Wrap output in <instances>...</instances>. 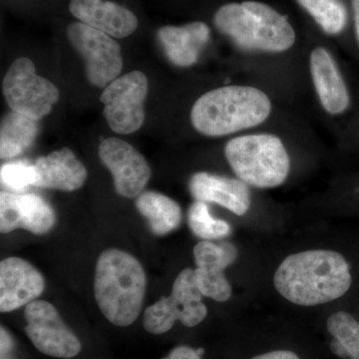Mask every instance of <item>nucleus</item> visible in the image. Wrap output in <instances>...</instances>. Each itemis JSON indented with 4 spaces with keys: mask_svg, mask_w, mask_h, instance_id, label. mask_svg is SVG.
<instances>
[{
    "mask_svg": "<svg viewBox=\"0 0 359 359\" xmlns=\"http://www.w3.org/2000/svg\"><path fill=\"white\" fill-rule=\"evenodd\" d=\"M163 359H202L197 351L191 347L181 346L175 347L167 358Z\"/></svg>",
    "mask_w": 359,
    "mask_h": 359,
    "instance_id": "obj_26",
    "label": "nucleus"
},
{
    "mask_svg": "<svg viewBox=\"0 0 359 359\" xmlns=\"http://www.w3.org/2000/svg\"><path fill=\"white\" fill-rule=\"evenodd\" d=\"M189 190L196 201L216 203L237 216L247 214L252 203L249 187L242 180L207 172L194 174Z\"/></svg>",
    "mask_w": 359,
    "mask_h": 359,
    "instance_id": "obj_16",
    "label": "nucleus"
},
{
    "mask_svg": "<svg viewBox=\"0 0 359 359\" xmlns=\"http://www.w3.org/2000/svg\"><path fill=\"white\" fill-rule=\"evenodd\" d=\"M237 257V248L230 242L223 241L219 245L211 241L198 243L194 248V276L201 294L216 302L229 301L233 290L224 269L235 263Z\"/></svg>",
    "mask_w": 359,
    "mask_h": 359,
    "instance_id": "obj_12",
    "label": "nucleus"
},
{
    "mask_svg": "<svg viewBox=\"0 0 359 359\" xmlns=\"http://www.w3.org/2000/svg\"><path fill=\"white\" fill-rule=\"evenodd\" d=\"M203 297L196 285L194 269H183L175 280L171 294L146 309L144 328L150 334H162L169 332L176 321L187 327L200 325L208 314Z\"/></svg>",
    "mask_w": 359,
    "mask_h": 359,
    "instance_id": "obj_6",
    "label": "nucleus"
},
{
    "mask_svg": "<svg viewBox=\"0 0 359 359\" xmlns=\"http://www.w3.org/2000/svg\"><path fill=\"white\" fill-rule=\"evenodd\" d=\"M99 158L109 170L116 193L122 197H138L150 181L151 168L139 151L119 138H107L99 145Z\"/></svg>",
    "mask_w": 359,
    "mask_h": 359,
    "instance_id": "obj_11",
    "label": "nucleus"
},
{
    "mask_svg": "<svg viewBox=\"0 0 359 359\" xmlns=\"http://www.w3.org/2000/svg\"><path fill=\"white\" fill-rule=\"evenodd\" d=\"M25 332L40 353L56 358H72L81 342L66 327L57 309L48 302L34 301L25 306Z\"/></svg>",
    "mask_w": 359,
    "mask_h": 359,
    "instance_id": "obj_10",
    "label": "nucleus"
},
{
    "mask_svg": "<svg viewBox=\"0 0 359 359\" xmlns=\"http://www.w3.org/2000/svg\"><path fill=\"white\" fill-rule=\"evenodd\" d=\"M66 35L84 60L90 84L106 88L119 77L123 69L121 47L112 36L80 21L70 23Z\"/></svg>",
    "mask_w": 359,
    "mask_h": 359,
    "instance_id": "obj_8",
    "label": "nucleus"
},
{
    "mask_svg": "<svg viewBox=\"0 0 359 359\" xmlns=\"http://www.w3.org/2000/svg\"><path fill=\"white\" fill-rule=\"evenodd\" d=\"M188 226L196 237L211 242L229 237L231 233L230 224L212 218L209 207L202 201H195L189 208Z\"/></svg>",
    "mask_w": 359,
    "mask_h": 359,
    "instance_id": "obj_24",
    "label": "nucleus"
},
{
    "mask_svg": "<svg viewBox=\"0 0 359 359\" xmlns=\"http://www.w3.org/2000/svg\"><path fill=\"white\" fill-rule=\"evenodd\" d=\"M252 359H301L297 353L290 351H269L259 355L255 356Z\"/></svg>",
    "mask_w": 359,
    "mask_h": 359,
    "instance_id": "obj_27",
    "label": "nucleus"
},
{
    "mask_svg": "<svg viewBox=\"0 0 359 359\" xmlns=\"http://www.w3.org/2000/svg\"><path fill=\"white\" fill-rule=\"evenodd\" d=\"M39 188L73 192L84 185L87 170L69 148L40 157L34 164Z\"/></svg>",
    "mask_w": 359,
    "mask_h": 359,
    "instance_id": "obj_19",
    "label": "nucleus"
},
{
    "mask_svg": "<svg viewBox=\"0 0 359 359\" xmlns=\"http://www.w3.org/2000/svg\"><path fill=\"white\" fill-rule=\"evenodd\" d=\"M37 121L20 113H7L0 125V158L13 159L25 153L39 135Z\"/></svg>",
    "mask_w": 359,
    "mask_h": 359,
    "instance_id": "obj_21",
    "label": "nucleus"
},
{
    "mask_svg": "<svg viewBox=\"0 0 359 359\" xmlns=\"http://www.w3.org/2000/svg\"><path fill=\"white\" fill-rule=\"evenodd\" d=\"M353 278L344 257L334 250H311L290 255L276 269V290L297 306L335 301L351 289Z\"/></svg>",
    "mask_w": 359,
    "mask_h": 359,
    "instance_id": "obj_1",
    "label": "nucleus"
},
{
    "mask_svg": "<svg viewBox=\"0 0 359 359\" xmlns=\"http://www.w3.org/2000/svg\"><path fill=\"white\" fill-rule=\"evenodd\" d=\"M69 11L80 22L115 39L128 37L138 28V18L126 7L106 0H70Z\"/></svg>",
    "mask_w": 359,
    "mask_h": 359,
    "instance_id": "obj_17",
    "label": "nucleus"
},
{
    "mask_svg": "<svg viewBox=\"0 0 359 359\" xmlns=\"http://www.w3.org/2000/svg\"><path fill=\"white\" fill-rule=\"evenodd\" d=\"M56 216L50 205L32 193H0V231L8 233L23 229L44 235L55 224Z\"/></svg>",
    "mask_w": 359,
    "mask_h": 359,
    "instance_id": "obj_13",
    "label": "nucleus"
},
{
    "mask_svg": "<svg viewBox=\"0 0 359 359\" xmlns=\"http://www.w3.org/2000/svg\"><path fill=\"white\" fill-rule=\"evenodd\" d=\"M309 71L325 112L334 116L346 112L351 103L348 90L332 54L323 47H316L309 55Z\"/></svg>",
    "mask_w": 359,
    "mask_h": 359,
    "instance_id": "obj_15",
    "label": "nucleus"
},
{
    "mask_svg": "<svg viewBox=\"0 0 359 359\" xmlns=\"http://www.w3.org/2000/svg\"><path fill=\"white\" fill-rule=\"evenodd\" d=\"M43 276L32 264L11 257L0 263V311L9 313L26 306L41 295Z\"/></svg>",
    "mask_w": 359,
    "mask_h": 359,
    "instance_id": "obj_14",
    "label": "nucleus"
},
{
    "mask_svg": "<svg viewBox=\"0 0 359 359\" xmlns=\"http://www.w3.org/2000/svg\"><path fill=\"white\" fill-rule=\"evenodd\" d=\"M271 112V99L261 89L231 85L203 94L190 117L196 131L218 138L263 124Z\"/></svg>",
    "mask_w": 359,
    "mask_h": 359,
    "instance_id": "obj_2",
    "label": "nucleus"
},
{
    "mask_svg": "<svg viewBox=\"0 0 359 359\" xmlns=\"http://www.w3.org/2000/svg\"><path fill=\"white\" fill-rule=\"evenodd\" d=\"M146 273L136 257L118 249L101 252L94 276V294L108 321L128 327L141 313L145 299Z\"/></svg>",
    "mask_w": 359,
    "mask_h": 359,
    "instance_id": "obj_3",
    "label": "nucleus"
},
{
    "mask_svg": "<svg viewBox=\"0 0 359 359\" xmlns=\"http://www.w3.org/2000/svg\"><path fill=\"white\" fill-rule=\"evenodd\" d=\"M0 180L2 186L9 192L25 193L36 181L34 165L25 162L6 163L0 169Z\"/></svg>",
    "mask_w": 359,
    "mask_h": 359,
    "instance_id": "obj_25",
    "label": "nucleus"
},
{
    "mask_svg": "<svg viewBox=\"0 0 359 359\" xmlns=\"http://www.w3.org/2000/svg\"><path fill=\"white\" fill-rule=\"evenodd\" d=\"M157 36L168 60L175 66L187 68L199 60L211 39V29L205 22L195 21L181 26H163Z\"/></svg>",
    "mask_w": 359,
    "mask_h": 359,
    "instance_id": "obj_18",
    "label": "nucleus"
},
{
    "mask_svg": "<svg viewBox=\"0 0 359 359\" xmlns=\"http://www.w3.org/2000/svg\"><path fill=\"white\" fill-rule=\"evenodd\" d=\"M13 347V339H11V335L8 332L1 327V354L4 355L11 351Z\"/></svg>",
    "mask_w": 359,
    "mask_h": 359,
    "instance_id": "obj_28",
    "label": "nucleus"
},
{
    "mask_svg": "<svg viewBox=\"0 0 359 359\" xmlns=\"http://www.w3.org/2000/svg\"><path fill=\"white\" fill-rule=\"evenodd\" d=\"M328 35L339 34L347 21L346 6L340 0H297Z\"/></svg>",
    "mask_w": 359,
    "mask_h": 359,
    "instance_id": "obj_23",
    "label": "nucleus"
},
{
    "mask_svg": "<svg viewBox=\"0 0 359 359\" xmlns=\"http://www.w3.org/2000/svg\"><path fill=\"white\" fill-rule=\"evenodd\" d=\"M328 332L334 337L330 349L341 358L359 359V323L351 313L337 311L327 321Z\"/></svg>",
    "mask_w": 359,
    "mask_h": 359,
    "instance_id": "obj_22",
    "label": "nucleus"
},
{
    "mask_svg": "<svg viewBox=\"0 0 359 359\" xmlns=\"http://www.w3.org/2000/svg\"><path fill=\"white\" fill-rule=\"evenodd\" d=\"M149 91L148 78L141 71L118 77L100 96L103 115L112 131L128 135L138 131L145 121L144 103Z\"/></svg>",
    "mask_w": 359,
    "mask_h": 359,
    "instance_id": "obj_9",
    "label": "nucleus"
},
{
    "mask_svg": "<svg viewBox=\"0 0 359 359\" xmlns=\"http://www.w3.org/2000/svg\"><path fill=\"white\" fill-rule=\"evenodd\" d=\"M135 205L147 219L149 228L156 236H166L177 230L182 223V210L178 203L154 191L141 193Z\"/></svg>",
    "mask_w": 359,
    "mask_h": 359,
    "instance_id": "obj_20",
    "label": "nucleus"
},
{
    "mask_svg": "<svg viewBox=\"0 0 359 359\" xmlns=\"http://www.w3.org/2000/svg\"><path fill=\"white\" fill-rule=\"evenodd\" d=\"M224 156L238 179L259 189L283 185L290 159L283 141L273 134L235 137L224 146Z\"/></svg>",
    "mask_w": 359,
    "mask_h": 359,
    "instance_id": "obj_5",
    "label": "nucleus"
},
{
    "mask_svg": "<svg viewBox=\"0 0 359 359\" xmlns=\"http://www.w3.org/2000/svg\"><path fill=\"white\" fill-rule=\"evenodd\" d=\"M196 351H197L198 354H199V355H201V356H202L203 354L205 353V349L204 348H198V349H196Z\"/></svg>",
    "mask_w": 359,
    "mask_h": 359,
    "instance_id": "obj_30",
    "label": "nucleus"
},
{
    "mask_svg": "<svg viewBox=\"0 0 359 359\" xmlns=\"http://www.w3.org/2000/svg\"><path fill=\"white\" fill-rule=\"evenodd\" d=\"M214 25L245 51L282 53L292 48L297 39L287 18L263 2L244 1L219 7Z\"/></svg>",
    "mask_w": 359,
    "mask_h": 359,
    "instance_id": "obj_4",
    "label": "nucleus"
},
{
    "mask_svg": "<svg viewBox=\"0 0 359 359\" xmlns=\"http://www.w3.org/2000/svg\"><path fill=\"white\" fill-rule=\"evenodd\" d=\"M2 92L11 111L35 121L48 115L60 97L57 87L37 74L27 57L13 61L4 76Z\"/></svg>",
    "mask_w": 359,
    "mask_h": 359,
    "instance_id": "obj_7",
    "label": "nucleus"
},
{
    "mask_svg": "<svg viewBox=\"0 0 359 359\" xmlns=\"http://www.w3.org/2000/svg\"><path fill=\"white\" fill-rule=\"evenodd\" d=\"M353 9L354 25H355L356 37L359 44V0H351Z\"/></svg>",
    "mask_w": 359,
    "mask_h": 359,
    "instance_id": "obj_29",
    "label": "nucleus"
}]
</instances>
